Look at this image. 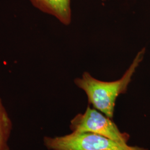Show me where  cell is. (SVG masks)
<instances>
[{
    "instance_id": "obj_1",
    "label": "cell",
    "mask_w": 150,
    "mask_h": 150,
    "mask_svg": "<svg viewBox=\"0 0 150 150\" xmlns=\"http://www.w3.org/2000/svg\"><path fill=\"white\" fill-rule=\"evenodd\" d=\"M145 51L146 49L143 48L138 52L129 69L118 80H98L85 72L82 78L75 79V84L85 92L89 103L108 117L112 118L116 99L120 94L126 92L132 76L144 59Z\"/></svg>"
},
{
    "instance_id": "obj_2",
    "label": "cell",
    "mask_w": 150,
    "mask_h": 150,
    "mask_svg": "<svg viewBox=\"0 0 150 150\" xmlns=\"http://www.w3.org/2000/svg\"><path fill=\"white\" fill-rule=\"evenodd\" d=\"M50 150H147L138 146L122 145L100 134L72 132L63 136L44 137Z\"/></svg>"
},
{
    "instance_id": "obj_3",
    "label": "cell",
    "mask_w": 150,
    "mask_h": 150,
    "mask_svg": "<svg viewBox=\"0 0 150 150\" xmlns=\"http://www.w3.org/2000/svg\"><path fill=\"white\" fill-rule=\"evenodd\" d=\"M111 119L88 106L84 113L78 114L71 120L70 129L72 132L93 133L127 145L129 134L121 132Z\"/></svg>"
},
{
    "instance_id": "obj_4",
    "label": "cell",
    "mask_w": 150,
    "mask_h": 150,
    "mask_svg": "<svg viewBox=\"0 0 150 150\" xmlns=\"http://www.w3.org/2000/svg\"><path fill=\"white\" fill-rule=\"evenodd\" d=\"M39 10L54 16L65 25L71 21V0H30Z\"/></svg>"
},
{
    "instance_id": "obj_5",
    "label": "cell",
    "mask_w": 150,
    "mask_h": 150,
    "mask_svg": "<svg viewBox=\"0 0 150 150\" xmlns=\"http://www.w3.org/2000/svg\"><path fill=\"white\" fill-rule=\"evenodd\" d=\"M12 123L0 98V150H10L8 140Z\"/></svg>"
}]
</instances>
